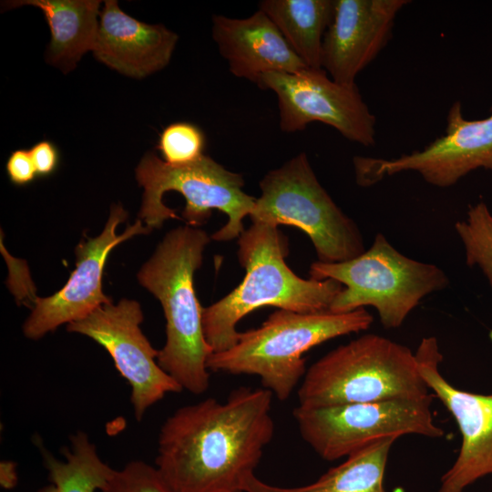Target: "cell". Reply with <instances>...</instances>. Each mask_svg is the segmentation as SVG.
<instances>
[{
	"label": "cell",
	"instance_id": "cell-25",
	"mask_svg": "<svg viewBox=\"0 0 492 492\" xmlns=\"http://www.w3.org/2000/svg\"><path fill=\"white\" fill-rule=\"evenodd\" d=\"M5 169L10 181L16 186L28 185L37 176L29 150L22 149L10 154Z\"/></svg>",
	"mask_w": 492,
	"mask_h": 492
},
{
	"label": "cell",
	"instance_id": "cell-9",
	"mask_svg": "<svg viewBox=\"0 0 492 492\" xmlns=\"http://www.w3.org/2000/svg\"><path fill=\"white\" fill-rule=\"evenodd\" d=\"M434 395L417 399L353 403L293 410L302 438L323 459L334 461L379 440L405 435L445 436L434 422Z\"/></svg>",
	"mask_w": 492,
	"mask_h": 492
},
{
	"label": "cell",
	"instance_id": "cell-18",
	"mask_svg": "<svg viewBox=\"0 0 492 492\" xmlns=\"http://www.w3.org/2000/svg\"><path fill=\"white\" fill-rule=\"evenodd\" d=\"M98 0H19L2 2V10L33 5L42 10L51 39L46 61L68 73L88 51H93L99 26Z\"/></svg>",
	"mask_w": 492,
	"mask_h": 492
},
{
	"label": "cell",
	"instance_id": "cell-16",
	"mask_svg": "<svg viewBox=\"0 0 492 492\" xmlns=\"http://www.w3.org/2000/svg\"><path fill=\"white\" fill-rule=\"evenodd\" d=\"M178 38L163 25L140 22L123 12L118 1L107 0L92 52L108 67L127 77L143 78L169 63Z\"/></svg>",
	"mask_w": 492,
	"mask_h": 492
},
{
	"label": "cell",
	"instance_id": "cell-3",
	"mask_svg": "<svg viewBox=\"0 0 492 492\" xmlns=\"http://www.w3.org/2000/svg\"><path fill=\"white\" fill-rule=\"evenodd\" d=\"M210 239L198 227L173 229L138 273L139 283L161 303L166 318V343L159 350L158 364L194 395L210 386L207 362L212 350L203 331V307L195 292L194 273Z\"/></svg>",
	"mask_w": 492,
	"mask_h": 492
},
{
	"label": "cell",
	"instance_id": "cell-27",
	"mask_svg": "<svg viewBox=\"0 0 492 492\" xmlns=\"http://www.w3.org/2000/svg\"><path fill=\"white\" fill-rule=\"evenodd\" d=\"M0 483L5 489L13 488L17 483L15 466L13 462L4 461L0 466Z\"/></svg>",
	"mask_w": 492,
	"mask_h": 492
},
{
	"label": "cell",
	"instance_id": "cell-17",
	"mask_svg": "<svg viewBox=\"0 0 492 492\" xmlns=\"http://www.w3.org/2000/svg\"><path fill=\"white\" fill-rule=\"evenodd\" d=\"M212 37L230 72L256 85L266 73L307 67L260 9L245 18L213 15Z\"/></svg>",
	"mask_w": 492,
	"mask_h": 492
},
{
	"label": "cell",
	"instance_id": "cell-23",
	"mask_svg": "<svg viewBox=\"0 0 492 492\" xmlns=\"http://www.w3.org/2000/svg\"><path fill=\"white\" fill-rule=\"evenodd\" d=\"M203 131L190 122H175L161 132L157 149L161 159L169 165L183 166L193 163L204 154Z\"/></svg>",
	"mask_w": 492,
	"mask_h": 492
},
{
	"label": "cell",
	"instance_id": "cell-22",
	"mask_svg": "<svg viewBox=\"0 0 492 492\" xmlns=\"http://www.w3.org/2000/svg\"><path fill=\"white\" fill-rule=\"evenodd\" d=\"M466 263L482 271L492 290V213L484 201L469 207L466 218L455 223Z\"/></svg>",
	"mask_w": 492,
	"mask_h": 492
},
{
	"label": "cell",
	"instance_id": "cell-2",
	"mask_svg": "<svg viewBox=\"0 0 492 492\" xmlns=\"http://www.w3.org/2000/svg\"><path fill=\"white\" fill-rule=\"evenodd\" d=\"M287 237L279 227L252 222L238 238L237 256L245 270L230 293L203 308L202 325L212 353L232 347L238 323L263 306L298 313L329 311L343 284L333 279H302L286 264Z\"/></svg>",
	"mask_w": 492,
	"mask_h": 492
},
{
	"label": "cell",
	"instance_id": "cell-8",
	"mask_svg": "<svg viewBox=\"0 0 492 492\" xmlns=\"http://www.w3.org/2000/svg\"><path fill=\"white\" fill-rule=\"evenodd\" d=\"M259 185L251 222L300 229L321 262L349 261L365 251L358 226L321 185L304 152L267 172Z\"/></svg>",
	"mask_w": 492,
	"mask_h": 492
},
{
	"label": "cell",
	"instance_id": "cell-1",
	"mask_svg": "<svg viewBox=\"0 0 492 492\" xmlns=\"http://www.w3.org/2000/svg\"><path fill=\"white\" fill-rule=\"evenodd\" d=\"M273 395L241 386L224 402L179 408L159 436L156 468L174 492H243L274 434Z\"/></svg>",
	"mask_w": 492,
	"mask_h": 492
},
{
	"label": "cell",
	"instance_id": "cell-15",
	"mask_svg": "<svg viewBox=\"0 0 492 492\" xmlns=\"http://www.w3.org/2000/svg\"><path fill=\"white\" fill-rule=\"evenodd\" d=\"M406 0H334L323 43L322 68L334 81L355 86V78L386 46Z\"/></svg>",
	"mask_w": 492,
	"mask_h": 492
},
{
	"label": "cell",
	"instance_id": "cell-6",
	"mask_svg": "<svg viewBox=\"0 0 492 492\" xmlns=\"http://www.w3.org/2000/svg\"><path fill=\"white\" fill-rule=\"evenodd\" d=\"M310 278L333 279L343 284L329 311L348 313L374 307L384 328L400 327L411 312L427 295L449 284L438 266L411 259L377 233L371 247L345 261H314Z\"/></svg>",
	"mask_w": 492,
	"mask_h": 492
},
{
	"label": "cell",
	"instance_id": "cell-21",
	"mask_svg": "<svg viewBox=\"0 0 492 492\" xmlns=\"http://www.w3.org/2000/svg\"><path fill=\"white\" fill-rule=\"evenodd\" d=\"M70 443L64 460L43 449L50 484L36 492H96L105 486L114 469L100 458L87 434L78 431Z\"/></svg>",
	"mask_w": 492,
	"mask_h": 492
},
{
	"label": "cell",
	"instance_id": "cell-7",
	"mask_svg": "<svg viewBox=\"0 0 492 492\" xmlns=\"http://www.w3.org/2000/svg\"><path fill=\"white\" fill-rule=\"evenodd\" d=\"M135 175L144 190L138 219L150 231L160 228L169 219H181L163 202V195L169 190L184 197L181 216L190 226L205 223L214 210L228 217L226 224L210 236L217 241L241 236L245 230L243 219L250 216L256 201L243 190L242 174L227 169L207 155L188 165L172 166L148 152Z\"/></svg>",
	"mask_w": 492,
	"mask_h": 492
},
{
	"label": "cell",
	"instance_id": "cell-12",
	"mask_svg": "<svg viewBox=\"0 0 492 492\" xmlns=\"http://www.w3.org/2000/svg\"><path fill=\"white\" fill-rule=\"evenodd\" d=\"M143 313L134 300L104 304L89 315L67 325V330L86 335L112 357L119 374L131 386V404L138 421L147 409L167 394L182 387L158 364L159 350L153 348L139 325Z\"/></svg>",
	"mask_w": 492,
	"mask_h": 492
},
{
	"label": "cell",
	"instance_id": "cell-26",
	"mask_svg": "<svg viewBox=\"0 0 492 492\" xmlns=\"http://www.w3.org/2000/svg\"><path fill=\"white\" fill-rule=\"evenodd\" d=\"M29 152L37 176L47 177L56 170L60 156L58 149L53 142L39 141L29 149Z\"/></svg>",
	"mask_w": 492,
	"mask_h": 492
},
{
	"label": "cell",
	"instance_id": "cell-10",
	"mask_svg": "<svg viewBox=\"0 0 492 492\" xmlns=\"http://www.w3.org/2000/svg\"><path fill=\"white\" fill-rule=\"evenodd\" d=\"M272 91L278 99L280 128L292 133L308 124L321 122L345 138L364 146L375 142V117L364 101L357 86L331 78L323 69L269 72L257 84Z\"/></svg>",
	"mask_w": 492,
	"mask_h": 492
},
{
	"label": "cell",
	"instance_id": "cell-11",
	"mask_svg": "<svg viewBox=\"0 0 492 492\" xmlns=\"http://www.w3.org/2000/svg\"><path fill=\"white\" fill-rule=\"evenodd\" d=\"M356 181L371 186L404 171L418 173L427 183L447 188L477 169L492 171V106L482 119H466L460 101L452 104L445 134L422 149L394 159L354 157Z\"/></svg>",
	"mask_w": 492,
	"mask_h": 492
},
{
	"label": "cell",
	"instance_id": "cell-13",
	"mask_svg": "<svg viewBox=\"0 0 492 492\" xmlns=\"http://www.w3.org/2000/svg\"><path fill=\"white\" fill-rule=\"evenodd\" d=\"M415 356L427 388L454 417L462 436L457 457L442 476L437 492H463L492 474V393H470L450 384L439 369L443 354L435 336L424 337Z\"/></svg>",
	"mask_w": 492,
	"mask_h": 492
},
{
	"label": "cell",
	"instance_id": "cell-24",
	"mask_svg": "<svg viewBox=\"0 0 492 492\" xmlns=\"http://www.w3.org/2000/svg\"><path fill=\"white\" fill-rule=\"evenodd\" d=\"M99 492H174L162 479L156 466L139 460L122 469H114Z\"/></svg>",
	"mask_w": 492,
	"mask_h": 492
},
{
	"label": "cell",
	"instance_id": "cell-19",
	"mask_svg": "<svg viewBox=\"0 0 492 492\" xmlns=\"http://www.w3.org/2000/svg\"><path fill=\"white\" fill-rule=\"evenodd\" d=\"M397 438L379 440L352 454L316 481L302 487H282L267 484L254 474L245 481L243 492H386L384 471L390 449Z\"/></svg>",
	"mask_w": 492,
	"mask_h": 492
},
{
	"label": "cell",
	"instance_id": "cell-4",
	"mask_svg": "<svg viewBox=\"0 0 492 492\" xmlns=\"http://www.w3.org/2000/svg\"><path fill=\"white\" fill-rule=\"evenodd\" d=\"M374 321L364 309L348 313H298L278 309L261 326L239 332L236 343L212 353L209 371L253 374L280 401L287 400L303 378V354L331 339L367 330Z\"/></svg>",
	"mask_w": 492,
	"mask_h": 492
},
{
	"label": "cell",
	"instance_id": "cell-14",
	"mask_svg": "<svg viewBox=\"0 0 492 492\" xmlns=\"http://www.w3.org/2000/svg\"><path fill=\"white\" fill-rule=\"evenodd\" d=\"M127 218L123 207L114 205L102 232L77 244L76 268L65 286L51 296L35 299L23 326L26 337L37 340L61 324L84 319L98 307L112 302L102 291L103 271L111 250L136 235L151 231L138 219L123 233L117 234L118 225Z\"/></svg>",
	"mask_w": 492,
	"mask_h": 492
},
{
	"label": "cell",
	"instance_id": "cell-20",
	"mask_svg": "<svg viewBox=\"0 0 492 492\" xmlns=\"http://www.w3.org/2000/svg\"><path fill=\"white\" fill-rule=\"evenodd\" d=\"M259 9L307 67L323 69V43L333 19L334 0H263Z\"/></svg>",
	"mask_w": 492,
	"mask_h": 492
},
{
	"label": "cell",
	"instance_id": "cell-5",
	"mask_svg": "<svg viewBox=\"0 0 492 492\" xmlns=\"http://www.w3.org/2000/svg\"><path fill=\"white\" fill-rule=\"evenodd\" d=\"M430 394L409 347L366 333L313 363L298 389V399L300 406L313 408Z\"/></svg>",
	"mask_w": 492,
	"mask_h": 492
}]
</instances>
